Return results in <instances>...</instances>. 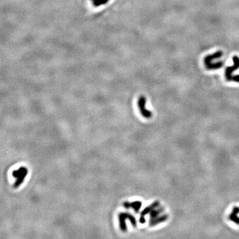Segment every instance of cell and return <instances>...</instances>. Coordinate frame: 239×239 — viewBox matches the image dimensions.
Returning <instances> with one entry per match:
<instances>
[{
    "label": "cell",
    "mask_w": 239,
    "mask_h": 239,
    "mask_svg": "<svg viewBox=\"0 0 239 239\" xmlns=\"http://www.w3.org/2000/svg\"><path fill=\"white\" fill-rule=\"evenodd\" d=\"M146 99L144 96H141L138 101H137V106H138L140 112L141 114L145 118L149 119L152 117V112L150 110L146 108Z\"/></svg>",
    "instance_id": "obj_1"
},
{
    "label": "cell",
    "mask_w": 239,
    "mask_h": 239,
    "mask_svg": "<svg viewBox=\"0 0 239 239\" xmlns=\"http://www.w3.org/2000/svg\"><path fill=\"white\" fill-rule=\"evenodd\" d=\"M160 201H154L153 203H151V205H150L149 206L146 207L145 208H144V210L141 212V214H140V219L139 221L141 224H144L146 223V215H148V214H150V213L153 210H154L155 208L160 207Z\"/></svg>",
    "instance_id": "obj_2"
},
{
    "label": "cell",
    "mask_w": 239,
    "mask_h": 239,
    "mask_svg": "<svg viewBox=\"0 0 239 239\" xmlns=\"http://www.w3.org/2000/svg\"><path fill=\"white\" fill-rule=\"evenodd\" d=\"M233 60L234 65L231 66H228L225 70V77L228 81H231L232 80V73L239 68V57L234 56L233 57Z\"/></svg>",
    "instance_id": "obj_3"
},
{
    "label": "cell",
    "mask_w": 239,
    "mask_h": 239,
    "mask_svg": "<svg viewBox=\"0 0 239 239\" xmlns=\"http://www.w3.org/2000/svg\"><path fill=\"white\" fill-rule=\"evenodd\" d=\"M168 219V215L165 214L162 215H160L156 218H152V219H150L149 222V225L150 227H154L156 226V225L159 224L160 223H162L163 222L166 221Z\"/></svg>",
    "instance_id": "obj_4"
},
{
    "label": "cell",
    "mask_w": 239,
    "mask_h": 239,
    "mask_svg": "<svg viewBox=\"0 0 239 239\" xmlns=\"http://www.w3.org/2000/svg\"><path fill=\"white\" fill-rule=\"evenodd\" d=\"M222 56H223V53H222V51H217L213 54H211V55L206 56L205 57L204 59L205 65H208V64L212 63V61H213V60L219 59Z\"/></svg>",
    "instance_id": "obj_5"
},
{
    "label": "cell",
    "mask_w": 239,
    "mask_h": 239,
    "mask_svg": "<svg viewBox=\"0 0 239 239\" xmlns=\"http://www.w3.org/2000/svg\"><path fill=\"white\" fill-rule=\"evenodd\" d=\"M239 213V207H234L233 208V211L231 213V214L228 216V219L233 222L235 224H239V217L238 215Z\"/></svg>",
    "instance_id": "obj_6"
},
{
    "label": "cell",
    "mask_w": 239,
    "mask_h": 239,
    "mask_svg": "<svg viewBox=\"0 0 239 239\" xmlns=\"http://www.w3.org/2000/svg\"><path fill=\"white\" fill-rule=\"evenodd\" d=\"M118 219H119V225L120 230L122 232H126L127 231V225L126 223V218L125 215L123 213H120L118 215Z\"/></svg>",
    "instance_id": "obj_7"
},
{
    "label": "cell",
    "mask_w": 239,
    "mask_h": 239,
    "mask_svg": "<svg viewBox=\"0 0 239 239\" xmlns=\"http://www.w3.org/2000/svg\"><path fill=\"white\" fill-rule=\"evenodd\" d=\"M27 173H28V170L25 167L24 171H23V173L20 175V176L18 178H17L16 179L17 180L15 181V183H14V186H13L15 188H18L23 183V181H24L26 176H27Z\"/></svg>",
    "instance_id": "obj_8"
},
{
    "label": "cell",
    "mask_w": 239,
    "mask_h": 239,
    "mask_svg": "<svg viewBox=\"0 0 239 239\" xmlns=\"http://www.w3.org/2000/svg\"><path fill=\"white\" fill-rule=\"evenodd\" d=\"M164 210L165 209H164L163 207H158L155 208L154 210H153L150 213V219H152V218H154L158 216H160L161 213H163Z\"/></svg>",
    "instance_id": "obj_9"
},
{
    "label": "cell",
    "mask_w": 239,
    "mask_h": 239,
    "mask_svg": "<svg viewBox=\"0 0 239 239\" xmlns=\"http://www.w3.org/2000/svg\"><path fill=\"white\" fill-rule=\"evenodd\" d=\"M142 203L140 201H135L134 202L130 203V208H132L136 213H138L140 210L141 207H142Z\"/></svg>",
    "instance_id": "obj_10"
},
{
    "label": "cell",
    "mask_w": 239,
    "mask_h": 239,
    "mask_svg": "<svg viewBox=\"0 0 239 239\" xmlns=\"http://www.w3.org/2000/svg\"><path fill=\"white\" fill-rule=\"evenodd\" d=\"M124 215H125L126 219L129 220L131 224L132 225V227H136V226H137V221L135 217H134L133 215L130 214V213H128V212H124Z\"/></svg>",
    "instance_id": "obj_11"
},
{
    "label": "cell",
    "mask_w": 239,
    "mask_h": 239,
    "mask_svg": "<svg viewBox=\"0 0 239 239\" xmlns=\"http://www.w3.org/2000/svg\"><path fill=\"white\" fill-rule=\"evenodd\" d=\"M205 66H206L207 69H209V70L217 69L221 68V67L223 66V62L218 61V62H216V63H211Z\"/></svg>",
    "instance_id": "obj_12"
},
{
    "label": "cell",
    "mask_w": 239,
    "mask_h": 239,
    "mask_svg": "<svg viewBox=\"0 0 239 239\" xmlns=\"http://www.w3.org/2000/svg\"><path fill=\"white\" fill-rule=\"evenodd\" d=\"M25 168V167H20L19 170H15L14 171H13V177H15V179H17V178H18V177L20 176V175H21V174L23 173V171H24Z\"/></svg>",
    "instance_id": "obj_13"
},
{
    "label": "cell",
    "mask_w": 239,
    "mask_h": 239,
    "mask_svg": "<svg viewBox=\"0 0 239 239\" xmlns=\"http://www.w3.org/2000/svg\"><path fill=\"white\" fill-rule=\"evenodd\" d=\"M108 2V0H95V1L92 2L93 4L95 6H99L100 5L104 4V3H107Z\"/></svg>",
    "instance_id": "obj_14"
},
{
    "label": "cell",
    "mask_w": 239,
    "mask_h": 239,
    "mask_svg": "<svg viewBox=\"0 0 239 239\" xmlns=\"http://www.w3.org/2000/svg\"><path fill=\"white\" fill-rule=\"evenodd\" d=\"M123 206L126 209H129V208H130V202L124 201L123 203Z\"/></svg>",
    "instance_id": "obj_15"
},
{
    "label": "cell",
    "mask_w": 239,
    "mask_h": 239,
    "mask_svg": "<svg viewBox=\"0 0 239 239\" xmlns=\"http://www.w3.org/2000/svg\"><path fill=\"white\" fill-rule=\"evenodd\" d=\"M233 80V81L236 82H239V75H234L233 76H232V80Z\"/></svg>",
    "instance_id": "obj_16"
}]
</instances>
